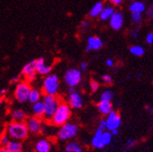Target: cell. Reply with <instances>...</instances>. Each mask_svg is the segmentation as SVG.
Returning <instances> with one entry per match:
<instances>
[{"label":"cell","mask_w":153,"mask_h":152,"mask_svg":"<svg viewBox=\"0 0 153 152\" xmlns=\"http://www.w3.org/2000/svg\"><path fill=\"white\" fill-rule=\"evenodd\" d=\"M36 79V73H34V74H31V75L27 76V77H26V81L30 84L31 82L35 81Z\"/></svg>","instance_id":"31"},{"label":"cell","mask_w":153,"mask_h":152,"mask_svg":"<svg viewBox=\"0 0 153 152\" xmlns=\"http://www.w3.org/2000/svg\"><path fill=\"white\" fill-rule=\"evenodd\" d=\"M114 97V94L111 90H105L100 96V100H106V101H110L112 100Z\"/></svg>","instance_id":"26"},{"label":"cell","mask_w":153,"mask_h":152,"mask_svg":"<svg viewBox=\"0 0 153 152\" xmlns=\"http://www.w3.org/2000/svg\"><path fill=\"white\" fill-rule=\"evenodd\" d=\"M89 86H90V89H91L92 92H97L99 87H100V84L96 80H91Z\"/></svg>","instance_id":"30"},{"label":"cell","mask_w":153,"mask_h":152,"mask_svg":"<svg viewBox=\"0 0 153 152\" xmlns=\"http://www.w3.org/2000/svg\"><path fill=\"white\" fill-rule=\"evenodd\" d=\"M71 118V108L67 102L61 101L49 122L55 127H60L68 122Z\"/></svg>","instance_id":"2"},{"label":"cell","mask_w":153,"mask_h":152,"mask_svg":"<svg viewBox=\"0 0 153 152\" xmlns=\"http://www.w3.org/2000/svg\"><path fill=\"white\" fill-rule=\"evenodd\" d=\"M60 81L59 77L56 74H48L44 79L42 83V89L44 95H50V96H57L59 91Z\"/></svg>","instance_id":"3"},{"label":"cell","mask_w":153,"mask_h":152,"mask_svg":"<svg viewBox=\"0 0 153 152\" xmlns=\"http://www.w3.org/2000/svg\"><path fill=\"white\" fill-rule=\"evenodd\" d=\"M79 126L74 122H67L59 127L57 131V139L61 141H70L79 134Z\"/></svg>","instance_id":"4"},{"label":"cell","mask_w":153,"mask_h":152,"mask_svg":"<svg viewBox=\"0 0 153 152\" xmlns=\"http://www.w3.org/2000/svg\"><path fill=\"white\" fill-rule=\"evenodd\" d=\"M68 104L71 109H80L83 108V99L81 94L78 91H75L71 94H68Z\"/></svg>","instance_id":"10"},{"label":"cell","mask_w":153,"mask_h":152,"mask_svg":"<svg viewBox=\"0 0 153 152\" xmlns=\"http://www.w3.org/2000/svg\"><path fill=\"white\" fill-rule=\"evenodd\" d=\"M6 147L8 152H23V145L20 141L11 139Z\"/></svg>","instance_id":"21"},{"label":"cell","mask_w":153,"mask_h":152,"mask_svg":"<svg viewBox=\"0 0 153 152\" xmlns=\"http://www.w3.org/2000/svg\"><path fill=\"white\" fill-rule=\"evenodd\" d=\"M31 86L27 81H20L16 86L14 97L19 103H26L28 100V96L31 90Z\"/></svg>","instance_id":"6"},{"label":"cell","mask_w":153,"mask_h":152,"mask_svg":"<svg viewBox=\"0 0 153 152\" xmlns=\"http://www.w3.org/2000/svg\"><path fill=\"white\" fill-rule=\"evenodd\" d=\"M106 64H107L108 67H112L113 64H114V62H113V60H111V59H108V60L106 61Z\"/></svg>","instance_id":"40"},{"label":"cell","mask_w":153,"mask_h":152,"mask_svg":"<svg viewBox=\"0 0 153 152\" xmlns=\"http://www.w3.org/2000/svg\"><path fill=\"white\" fill-rule=\"evenodd\" d=\"M109 19V25L114 30H119L123 26V16L120 12L114 13Z\"/></svg>","instance_id":"12"},{"label":"cell","mask_w":153,"mask_h":152,"mask_svg":"<svg viewBox=\"0 0 153 152\" xmlns=\"http://www.w3.org/2000/svg\"><path fill=\"white\" fill-rule=\"evenodd\" d=\"M109 1L114 5H120L122 2V0H109Z\"/></svg>","instance_id":"39"},{"label":"cell","mask_w":153,"mask_h":152,"mask_svg":"<svg viewBox=\"0 0 153 152\" xmlns=\"http://www.w3.org/2000/svg\"><path fill=\"white\" fill-rule=\"evenodd\" d=\"M130 53H132L135 56H142L144 54V49L143 47H140V46H134L130 47Z\"/></svg>","instance_id":"28"},{"label":"cell","mask_w":153,"mask_h":152,"mask_svg":"<svg viewBox=\"0 0 153 152\" xmlns=\"http://www.w3.org/2000/svg\"><path fill=\"white\" fill-rule=\"evenodd\" d=\"M0 152H8L7 147H1L0 148Z\"/></svg>","instance_id":"43"},{"label":"cell","mask_w":153,"mask_h":152,"mask_svg":"<svg viewBox=\"0 0 153 152\" xmlns=\"http://www.w3.org/2000/svg\"><path fill=\"white\" fill-rule=\"evenodd\" d=\"M44 111H45V108H44V104H43L42 100L32 104V112H33V115L35 117L43 119Z\"/></svg>","instance_id":"19"},{"label":"cell","mask_w":153,"mask_h":152,"mask_svg":"<svg viewBox=\"0 0 153 152\" xmlns=\"http://www.w3.org/2000/svg\"><path fill=\"white\" fill-rule=\"evenodd\" d=\"M51 142L46 139H39L35 145L36 152H50L51 151Z\"/></svg>","instance_id":"15"},{"label":"cell","mask_w":153,"mask_h":152,"mask_svg":"<svg viewBox=\"0 0 153 152\" xmlns=\"http://www.w3.org/2000/svg\"><path fill=\"white\" fill-rule=\"evenodd\" d=\"M42 102L44 104L45 111H44V117L43 119L49 121V119L52 118L54 113L56 112L57 107H59L60 101V99L57 96H50V95H44L42 98Z\"/></svg>","instance_id":"5"},{"label":"cell","mask_w":153,"mask_h":152,"mask_svg":"<svg viewBox=\"0 0 153 152\" xmlns=\"http://www.w3.org/2000/svg\"><path fill=\"white\" fill-rule=\"evenodd\" d=\"M129 10L134 13V12H138V13H141L145 10V5L141 2H134L130 7H129Z\"/></svg>","instance_id":"25"},{"label":"cell","mask_w":153,"mask_h":152,"mask_svg":"<svg viewBox=\"0 0 153 152\" xmlns=\"http://www.w3.org/2000/svg\"><path fill=\"white\" fill-rule=\"evenodd\" d=\"M89 26V22L88 21H83L82 23H81V27H82V28H84V29H86Z\"/></svg>","instance_id":"37"},{"label":"cell","mask_w":153,"mask_h":152,"mask_svg":"<svg viewBox=\"0 0 153 152\" xmlns=\"http://www.w3.org/2000/svg\"><path fill=\"white\" fill-rule=\"evenodd\" d=\"M79 67H80V69H79L80 71H86L88 69V65L86 62H81Z\"/></svg>","instance_id":"36"},{"label":"cell","mask_w":153,"mask_h":152,"mask_svg":"<svg viewBox=\"0 0 153 152\" xmlns=\"http://www.w3.org/2000/svg\"><path fill=\"white\" fill-rule=\"evenodd\" d=\"M106 124H107V129L108 130L112 131L114 129H118L120 127V124H121L120 115L117 111L112 110L107 117Z\"/></svg>","instance_id":"9"},{"label":"cell","mask_w":153,"mask_h":152,"mask_svg":"<svg viewBox=\"0 0 153 152\" xmlns=\"http://www.w3.org/2000/svg\"><path fill=\"white\" fill-rule=\"evenodd\" d=\"M147 42L149 44H151L153 42V33H149L148 36H147V39H146Z\"/></svg>","instance_id":"35"},{"label":"cell","mask_w":153,"mask_h":152,"mask_svg":"<svg viewBox=\"0 0 153 152\" xmlns=\"http://www.w3.org/2000/svg\"><path fill=\"white\" fill-rule=\"evenodd\" d=\"M132 19L135 22H140L141 19V14L138 12H134L132 13Z\"/></svg>","instance_id":"32"},{"label":"cell","mask_w":153,"mask_h":152,"mask_svg":"<svg viewBox=\"0 0 153 152\" xmlns=\"http://www.w3.org/2000/svg\"><path fill=\"white\" fill-rule=\"evenodd\" d=\"M102 134H103V130L98 128L96 130L95 134L93 138L91 139V146L95 148H103L105 147L103 139H102Z\"/></svg>","instance_id":"14"},{"label":"cell","mask_w":153,"mask_h":152,"mask_svg":"<svg viewBox=\"0 0 153 152\" xmlns=\"http://www.w3.org/2000/svg\"><path fill=\"white\" fill-rule=\"evenodd\" d=\"M99 128L101 129V130H105L107 129V124H106V120L102 119L100 121V124H99Z\"/></svg>","instance_id":"34"},{"label":"cell","mask_w":153,"mask_h":152,"mask_svg":"<svg viewBox=\"0 0 153 152\" xmlns=\"http://www.w3.org/2000/svg\"><path fill=\"white\" fill-rule=\"evenodd\" d=\"M102 139H103V142H104V145H105V146L110 144L111 139H112V135H111V133H110L109 131H103Z\"/></svg>","instance_id":"29"},{"label":"cell","mask_w":153,"mask_h":152,"mask_svg":"<svg viewBox=\"0 0 153 152\" xmlns=\"http://www.w3.org/2000/svg\"><path fill=\"white\" fill-rule=\"evenodd\" d=\"M103 10V4L101 2H98V3H96L92 8L90 9L89 11V16H92V17H95V16H98L100 15L101 11Z\"/></svg>","instance_id":"23"},{"label":"cell","mask_w":153,"mask_h":152,"mask_svg":"<svg viewBox=\"0 0 153 152\" xmlns=\"http://www.w3.org/2000/svg\"><path fill=\"white\" fill-rule=\"evenodd\" d=\"M110 133H111V135H117L118 133H119V130L118 129H114V130H112V131H110Z\"/></svg>","instance_id":"45"},{"label":"cell","mask_w":153,"mask_h":152,"mask_svg":"<svg viewBox=\"0 0 153 152\" xmlns=\"http://www.w3.org/2000/svg\"><path fill=\"white\" fill-rule=\"evenodd\" d=\"M114 13H115V12H114V8H113V7H109V6H106V7L103 8V10L101 11V13H100V19L103 20V21H105V20L108 19V18H109Z\"/></svg>","instance_id":"24"},{"label":"cell","mask_w":153,"mask_h":152,"mask_svg":"<svg viewBox=\"0 0 153 152\" xmlns=\"http://www.w3.org/2000/svg\"><path fill=\"white\" fill-rule=\"evenodd\" d=\"M52 67L46 64L45 59L43 58H40L36 60V72L37 74L42 76H48L51 72Z\"/></svg>","instance_id":"11"},{"label":"cell","mask_w":153,"mask_h":152,"mask_svg":"<svg viewBox=\"0 0 153 152\" xmlns=\"http://www.w3.org/2000/svg\"><path fill=\"white\" fill-rule=\"evenodd\" d=\"M11 139H10V138L7 136V134L6 133V131H4L1 135H0V146L1 147H6L8 143H9V141H10Z\"/></svg>","instance_id":"27"},{"label":"cell","mask_w":153,"mask_h":152,"mask_svg":"<svg viewBox=\"0 0 153 152\" xmlns=\"http://www.w3.org/2000/svg\"><path fill=\"white\" fill-rule=\"evenodd\" d=\"M18 80H19V78H18V77H14V78H12L11 82H12V83H17Z\"/></svg>","instance_id":"41"},{"label":"cell","mask_w":153,"mask_h":152,"mask_svg":"<svg viewBox=\"0 0 153 152\" xmlns=\"http://www.w3.org/2000/svg\"><path fill=\"white\" fill-rule=\"evenodd\" d=\"M98 110L104 116H108V114L112 111V104L110 101L100 100L97 105Z\"/></svg>","instance_id":"17"},{"label":"cell","mask_w":153,"mask_h":152,"mask_svg":"<svg viewBox=\"0 0 153 152\" xmlns=\"http://www.w3.org/2000/svg\"><path fill=\"white\" fill-rule=\"evenodd\" d=\"M64 151L65 152H83V147L78 141L70 140L65 146Z\"/></svg>","instance_id":"18"},{"label":"cell","mask_w":153,"mask_h":152,"mask_svg":"<svg viewBox=\"0 0 153 152\" xmlns=\"http://www.w3.org/2000/svg\"><path fill=\"white\" fill-rule=\"evenodd\" d=\"M43 92L40 89L37 88H31L29 96H28V102H30L31 104L36 103L38 101H41L42 98H43Z\"/></svg>","instance_id":"16"},{"label":"cell","mask_w":153,"mask_h":152,"mask_svg":"<svg viewBox=\"0 0 153 152\" xmlns=\"http://www.w3.org/2000/svg\"><path fill=\"white\" fill-rule=\"evenodd\" d=\"M6 133L12 140L23 141L28 137V129L26 122L11 121L6 127Z\"/></svg>","instance_id":"1"},{"label":"cell","mask_w":153,"mask_h":152,"mask_svg":"<svg viewBox=\"0 0 153 152\" xmlns=\"http://www.w3.org/2000/svg\"><path fill=\"white\" fill-rule=\"evenodd\" d=\"M7 93V89L6 88H2L0 89V96H4V95Z\"/></svg>","instance_id":"42"},{"label":"cell","mask_w":153,"mask_h":152,"mask_svg":"<svg viewBox=\"0 0 153 152\" xmlns=\"http://www.w3.org/2000/svg\"><path fill=\"white\" fill-rule=\"evenodd\" d=\"M82 80V73L78 68H69L64 75V81L68 87H76Z\"/></svg>","instance_id":"7"},{"label":"cell","mask_w":153,"mask_h":152,"mask_svg":"<svg viewBox=\"0 0 153 152\" xmlns=\"http://www.w3.org/2000/svg\"><path fill=\"white\" fill-rule=\"evenodd\" d=\"M148 14H149V16L151 18V19H153V6H151V7L149 9Z\"/></svg>","instance_id":"38"},{"label":"cell","mask_w":153,"mask_h":152,"mask_svg":"<svg viewBox=\"0 0 153 152\" xmlns=\"http://www.w3.org/2000/svg\"><path fill=\"white\" fill-rule=\"evenodd\" d=\"M12 121H17V122H25L27 119V114L23 109H15L11 113Z\"/></svg>","instance_id":"20"},{"label":"cell","mask_w":153,"mask_h":152,"mask_svg":"<svg viewBox=\"0 0 153 152\" xmlns=\"http://www.w3.org/2000/svg\"><path fill=\"white\" fill-rule=\"evenodd\" d=\"M128 145L129 146V147H131V146H133V144L135 143V141H133V140H131V139H128Z\"/></svg>","instance_id":"44"},{"label":"cell","mask_w":153,"mask_h":152,"mask_svg":"<svg viewBox=\"0 0 153 152\" xmlns=\"http://www.w3.org/2000/svg\"><path fill=\"white\" fill-rule=\"evenodd\" d=\"M36 73V60H31L29 62H27L22 68V74L27 77L28 75Z\"/></svg>","instance_id":"22"},{"label":"cell","mask_w":153,"mask_h":152,"mask_svg":"<svg viewBox=\"0 0 153 152\" xmlns=\"http://www.w3.org/2000/svg\"><path fill=\"white\" fill-rule=\"evenodd\" d=\"M103 42L98 36H89L88 39V45L86 47V51L90 50H99L102 47Z\"/></svg>","instance_id":"13"},{"label":"cell","mask_w":153,"mask_h":152,"mask_svg":"<svg viewBox=\"0 0 153 152\" xmlns=\"http://www.w3.org/2000/svg\"><path fill=\"white\" fill-rule=\"evenodd\" d=\"M28 132L33 135H39L43 131V119L37 117H29L26 119Z\"/></svg>","instance_id":"8"},{"label":"cell","mask_w":153,"mask_h":152,"mask_svg":"<svg viewBox=\"0 0 153 152\" xmlns=\"http://www.w3.org/2000/svg\"><path fill=\"white\" fill-rule=\"evenodd\" d=\"M102 79L106 84H111L112 83V78L109 75H103L102 76Z\"/></svg>","instance_id":"33"}]
</instances>
